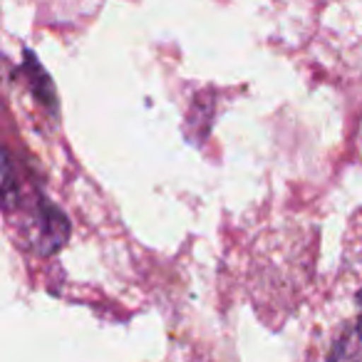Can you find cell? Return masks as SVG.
<instances>
[{"label":"cell","mask_w":362,"mask_h":362,"mask_svg":"<svg viewBox=\"0 0 362 362\" xmlns=\"http://www.w3.org/2000/svg\"><path fill=\"white\" fill-rule=\"evenodd\" d=\"M357 330L362 332V291L357 296Z\"/></svg>","instance_id":"obj_2"},{"label":"cell","mask_w":362,"mask_h":362,"mask_svg":"<svg viewBox=\"0 0 362 362\" xmlns=\"http://www.w3.org/2000/svg\"><path fill=\"white\" fill-rule=\"evenodd\" d=\"M35 246L42 256H50L57 248H62V243L70 236V223H67L65 214L57 211L55 206L42 202L37 209V218H35Z\"/></svg>","instance_id":"obj_1"}]
</instances>
